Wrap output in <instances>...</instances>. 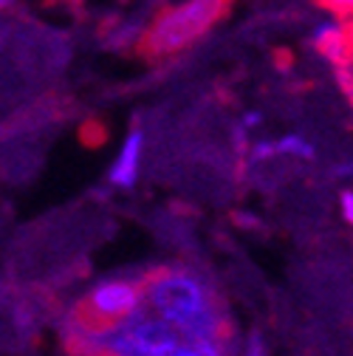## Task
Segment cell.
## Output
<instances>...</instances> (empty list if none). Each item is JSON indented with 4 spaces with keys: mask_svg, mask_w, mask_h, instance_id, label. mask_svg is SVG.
<instances>
[{
    "mask_svg": "<svg viewBox=\"0 0 353 356\" xmlns=\"http://www.w3.org/2000/svg\"><path fill=\"white\" fill-rule=\"evenodd\" d=\"M145 308L184 339H232V325L209 283L181 266L156 269L142 277Z\"/></svg>",
    "mask_w": 353,
    "mask_h": 356,
    "instance_id": "6da1fadb",
    "label": "cell"
},
{
    "mask_svg": "<svg viewBox=\"0 0 353 356\" xmlns=\"http://www.w3.org/2000/svg\"><path fill=\"white\" fill-rule=\"evenodd\" d=\"M232 6V0H184L167 9L142 37V51L147 57L179 54L195 40H201Z\"/></svg>",
    "mask_w": 353,
    "mask_h": 356,
    "instance_id": "7a4b0ae2",
    "label": "cell"
},
{
    "mask_svg": "<svg viewBox=\"0 0 353 356\" xmlns=\"http://www.w3.org/2000/svg\"><path fill=\"white\" fill-rule=\"evenodd\" d=\"M145 308V289L142 277H108L99 280L91 291L85 294L76 311V325L88 331L113 328Z\"/></svg>",
    "mask_w": 353,
    "mask_h": 356,
    "instance_id": "3957f363",
    "label": "cell"
},
{
    "mask_svg": "<svg viewBox=\"0 0 353 356\" xmlns=\"http://www.w3.org/2000/svg\"><path fill=\"white\" fill-rule=\"evenodd\" d=\"M142 156H145V133L139 127H133L124 136L119 156L113 159L110 170H108V181L119 190H130L136 187L139 172H142Z\"/></svg>",
    "mask_w": 353,
    "mask_h": 356,
    "instance_id": "277c9868",
    "label": "cell"
},
{
    "mask_svg": "<svg viewBox=\"0 0 353 356\" xmlns=\"http://www.w3.org/2000/svg\"><path fill=\"white\" fill-rule=\"evenodd\" d=\"M311 42H314V49H317L328 63H334L336 68L353 65V54H350V46H347L345 23H336V20L320 23V26L314 29V34H311Z\"/></svg>",
    "mask_w": 353,
    "mask_h": 356,
    "instance_id": "5b68a950",
    "label": "cell"
},
{
    "mask_svg": "<svg viewBox=\"0 0 353 356\" xmlns=\"http://www.w3.org/2000/svg\"><path fill=\"white\" fill-rule=\"evenodd\" d=\"M277 156H291V159H302V161H311L317 156V147L308 142L302 133H286V136L274 139Z\"/></svg>",
    "mask_w": 353,
    "mask_h": 356,
    "instance_id": "8992f818",
    "label": "cell"
},
{
    "mask_svg": "<svg viewBox=\"0 0 353 356\" xmlns=\"http://www.w3.org/2000/svg\"><path fill=\"white\" fill-rule=\"evenodd\" d=\"M246 156H249V161H252V164H269V161L280 159V156H277V147H274V139H260V142H252V145H249V150H246Z\"/></svg>",
    "mask_w": 353,
    "mask_h": 356,
    "instance_id": "52a82bcc",
    "label": "cell"
},
{
    "mask_svg": "<svg viewBox=\"0 0 353 356\" xmlns=\"http://www.w3.org/2000/svg\"><path fill=\"white\" fill-rule=\"evenodd\" d=\"M243 356H266V345H263V337L260 334H252L246 348H243Z\"/></svg>",
    "mask_w": 353,
    "mask_h": 356,
    "instance_id": "ba28073f",
    "label": "cell"
},
{
    "mask_svg": "<svg viewBox=\"0 0 353 356\" xmlns=\"http://www.w3.org/2000/svg\"><path fill=\"white\" fill-rule=\"evenodd\" d=\"M339 209H342V218L353 227V190H345L339 195Z\"/></svg>",
    "mask_w": 353,
    "mask_h": 356,
    "instance_id": "9c48e42d",
    "label": "cell"
},
{
    "mask_svg": "<svg viewBox=\"0 0 353 356\" xmlns=\"http://www.w3.org/2000/svg\"><path fill=\"white\" fill-rule=\"evenodd\" d=\"M339 79H342V85H345V94H347L350 105H353V65L339 68Z\"/></svg>",
    "mask_w": 353,
    "mask_h": 356,
    "instance_id": "30bf717a",
    "label": "cell"
},
{
    "mask_svg": "<svg viewBox=\"0 0 353 356\" xmlns=\"http://www.w3.org/2000/svg\"><path fill=\"white\" fill-rule=\"evenodd\" d=\"M334 175H339V178H353V161H345V164H339V167L334 170Z\"/></svg>",
    "mask_w": 353,
    "mask_h": 356,
    "instance_id": "8fae6325",
    "label": "cell"
},
{
    "mask_svg": "<svg viewBox=\"0 0 353 356\" xmlns=\"http://www.w3.org/2000/svg\"><path fill=\"white\" fill-rule=\"evenodd\" d=\"M345 34H347V46H350V54H353V15L345 17Z\"/></svg>",
    "mask_w": 353,
    "mask_h": 356,
    "instance_id": "7c38bea8",
    "label": "cell"
},
{
    "mask_svg": "<svg viewBox=\"0 0 353 356\" xmlns=\"http://www.w3.org/2000/svg\"><path fill=\"white\" fill-rule=\"evenodd\" d=\"M9 3H12V0H0V12H3V9L9 6Z\"/></svg>",
    "mask_w": 353,
    "mask_h": 356,
    "instance_id": "4fadbf2b",
    "label": "cell"
}]
</instances>
